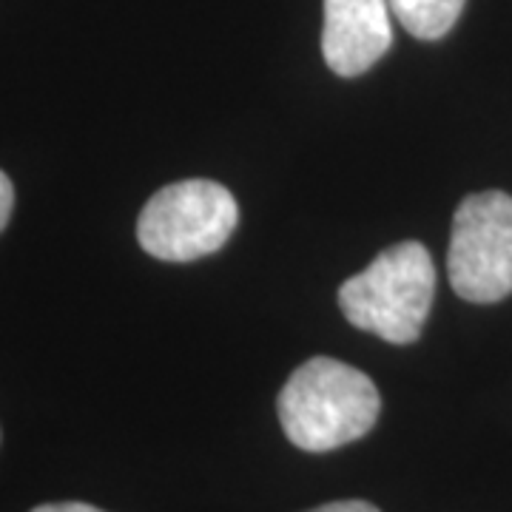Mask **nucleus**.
<instances>
[{"instance_id": "nucleus-1", "label": "nucleus", "mask_w": 512, "mask_h": 512, "mask_svg": "<svg viewBox=\"0 0 512 512\" xmlns=\"http://www.w3.org/2000/svg\"><path fill=\"white\" fill-rule=\"evenodd\" d=\"M276 410L291 444L308 453H328L373 430L382 396L367 373L316 356L293 370Z\"/></svg>"}, {"instance_id": "nucleus-2", "label": "nucleus", "mask_w": 512, "mask_h": 512, "mask_svg": "<svg viewBox=\"0 0 512 512\" xmlns=\"http://www.w3.org/2000/svg\"><path fill=\"white\" fill-rule=\"evenodd\" d=\"M436 296V265L430 251L407 239L387 248L362 274L339 288V308L353 328L376 333L390 345H410L421 336Z\"/></svg>"}, {"instance_id": "nucleus-3", "label": "nucleus", "mask_w": 512, "mask_h": 512, "mask_svg": "<svg viewBox=\"0 0 512 512\" xmlns=\"http://www.w3.org/2000/svg\"><path fill=\"white\" fill-rule=\"evenodd\" d=\"M234 194L214 180H183L160 188L137 220L143 251L163 262H194L217 254L237 228Z\"/></svg>"}, {"instance_id": "nucleus-4", "label": "nucleus", "mask_w": 512, "mask_h": 512, "mask_svg": "<svg viewBox=\"0 0 512 512\" xmlns=\"http://www.w3.org/2000/svg\"><path fill=\"white\" fill-rule=\"evenodd\" d=\"M447 276L464 302L493 305L512 293V197L478 191L453 217Z\"/></svg>"}, {"instance_id": "nucleus-5", "label": "nucleus", "mask_w": 512, "mask_h": 512, "mask_svg": "<svg viewBox=\"0 0 512 512\" xmlns=\"http://www.w3.org/2000/svg\"><path fill=\"white\" fill-rule=\"evenodd\" d=\"M393 46L387 0H325L322 55L333 74L359 77Z\"/></svg>"}, {"instance_id": "nucleus-6", "label": "nucleus", "mask_w": 512, "mask_h": 512, "mask_svg": "<svg viewBox=\"0 0 512 512\" xmlns=\"http://www.w3.org/2000/svg\"><path fill=\"white\" fill-rule=\"evenodd\" d=\"M390 12L419 40L444 37L464 12L467 0H387Z\"/></svg>"}, {"instance_id": "nucleus-7", "label": "nucleus", "mask_w": 512, "mask_h": 512, "mask_svg": "<svg viewBox=\"0 0 512 512\" xmlns=\"http://www.w3.org/2000/svg\"><path fill=\"white\" fill-rule=\"evenodd\" d=\"M12 208H15V188H12V180L0 171V231L9 225Z\"/></svg>"}, {"instance_id": "nucleus-8", "label": "nucleus", "mask_w": 512, "mask_h": 512, "mask_svg": "<svg viewBox=\"0 0 512 512\" xmlns=\"http://www.w3.org/2000/svg\"><path fill=\"white\" fill-rule=\"evenodd\" d=\"M311 512H379V507H373L367 501H333V504L316 507Z\"/></svg>"}, {"instance_id": "nucleus-9", "label": "nucleus", "mask_w": 512, "mask_h": 512, "mask_svg": "<svg viewBox=\"0 0 512 512\" xmlns=\"http://www.w3.org/2000/svg\"><path fill=\"white\" fill-rule=\"evenodd\" d=\"M32 512H103L92 504H80V501H63V504H40Z\"/></svg>"}]
</instances>
